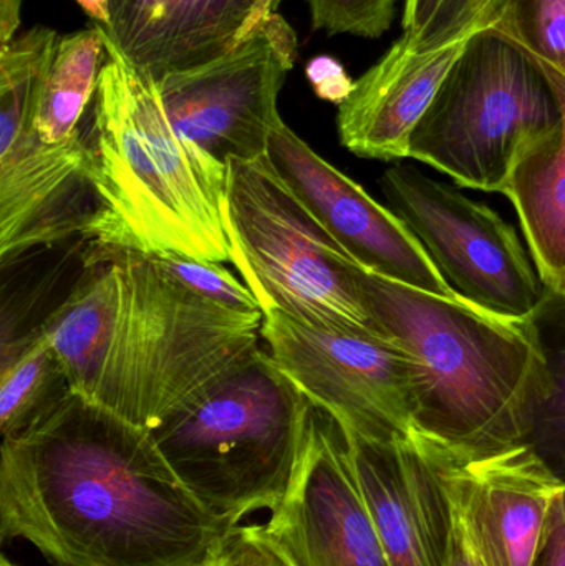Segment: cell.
I'll use <instances>...</instances> for the list:
<instances>
[{"instance_id":"1","label":"cell","mask_w":565,"mask_h":566,"mask_svg":"<svg viewBox=\"0 0 565 566\" xmlns=\"http://www.w3.org/2000/svg\"><path fill=\"white\" fill-rule=\"evenodd\" d=\"M229 528L169 468L151 434L69 392L2 439L0 535L56 566H202Z\"/></svg>"},{"instance_id":"2","label":"cell","mask_w":565,"mask_h":566,"mask_svg":"<svg viewBox=\"0 0 565 566\" xmlns=\"http://www.w3.org/2000/svg\"><path fill=\"white\" fill-rule=\"evenodd\" d=\"M375 326L410 356L414 429L460 458L524 444L546 395L534 318L488 312L357 268Z\"/></svg>"},{"instance_id":"3","label":"cell","mask_w":565,"mask_h":566,"mask_svg":"<svg viewBox=\"0 0 565 566\" xmlns=\"http://www.w3.org/2000/svg\"><path fill=\"white\" fill-rule=\"evenodd\" d=\"M98 29L106 55L93 108L95 206L82 234L96 255L232 262L224 218L228 165L176 132L153 76Z\"/></svg>"},{"instance_id":"4","label":"cell","mask_w":565,"mask_h":566,"mask_svg":"<svg viewBox=\"0 0 565 566\" xmlns=\"http://www.w3.org/2000/svg\"><path fill=\"white\" fill-rule=\"evenodd\" d=\"M314 411L271 355L255 348L149 434L192 497L232 528L284 497Z\"/></svg>"},{"instance_id":"5","label":"cell","mask_w":565,"mask_h":566,"mask_svg":"<svg viewBox=\"0 0 565 566\" xmlns=\"http://www.w3.org/2000/svg\"><path fill=\"white\" fill-rule=\"evenodd\" d=\"M122 285L112 346L90 402L151 431L259 348L262 312L209 302L148 255L109 252Z\"/></svg>"},{"instance_id":"6","label":"cell","mask_w":565,"mask_h":566,"mask_svg":"<svg viewBox=\"0 0 565 566\" xmlns=\"http://www.w3.org/2000/svg\"><path fill=\"white\" fill-rule=\"evenodd\" d=\"M226 231L232 262L262 312L380 332L358 285V264L275 171L268 155L229 159Z\"/></svg>"},{"instance_id":"7","label":"cell","mask_w":565,"mask_h":566,"mask_svg":"<svg viewBox=\"0 0 565 566\" xmlns=\"http://www.w3.org/2000/svg\"><path fill=\"white\" fill-rule=\"evenodd\" d=\"M559 118L546 76L510 40L481 29L415 128L408 158L458 188L503 195L520 156Z\"/></svg>"},{"instance_id":"8","label":"cell","mask_w":565,"mask_h":566,"mask_svg":"<svg viewBox=\"0 0 565 566\" xmlns=\"http://www.w3.org/2000/svg\"><path fill=\"white\" fill-rule=\"evenodd\" d=\"M378 186L461 298L508 318H534L550 290L516 229L494 209L415 166H391Z\"/></svg>"},{"instance_id":"9","label":"cell","mask_w":565,"mask_h":566,"mask_svg":"<svg viewBox=\"0 0 565 566\" xmlns=\"http://www.w3.org/2000/svg\"><path fill=\"white\" fill-rule=\"evenodd\" d=\"M265 352L318 411L377 441L414 434L411 361L381 332L318 325L262 312Z\"/></svg>"},{"instance_id":"10","label":"cell","mask_w":565,"mask_h":566,"mask_svg":"<svg viewBox=\"0 0 565 566\" xmlns=\"http://www.w3.org/2000/svg\"><path fill=\"white\" fill-rule=\"evenodd\" d=\"M299 56L297 33L271 13L224 55L155 80L182 138L221 163L268 155L279 93Z\"/></svg>"},{"instance_id":"11","label":"cell","mask_w":565,"mask_h":566,"mask_svg":"<svg viewBox=\"0 0 565 566\" xmlns=\"http://www.w3.org/2000/svg\"><path fill=\"white\" fill-rule=\"evenodd\" d=\"M262 527L292 566H390L344 431L317 408L287 492Z\"/></svg>"},{"instance_id":"12","label":"cell","mask_w":565,"mask_h":566,"mask_svg":"<svg viewBox=\"0 0 565 566\" xmlns=\"http://www.w3.org/2000/svg\"><path fill=\"white\" fill-rule=\"evenodd\" d=\"M268 158L362 269L425 292L460 296L400 218L325 161L282 118L269 136Z\"/></svg>"},{"instance_id":"13","label":"cell","mask_w":565,"mask_h":566,"mask_svg":"<svg viewBox=\"0 0 565 566\" xmlns=\"http://www.w3.org/2000/svg\"><path fill=\"white\" fill-rule=\"evenodd\" d=\"M342 431L388 564L447 565L453 524L447 489L450 449L417 431L395 441Z\"/></svg>"},{"instance_id":"14","label":"cell","mask_w":565,"mask_h":566,"mask_svg":"<svg viewBox=\"0 0 565 566\" xmlns=\"http://www.w3.org/2000/svg\"><path fill=\"white\" fill-rule=\"evenodd\" d=\"M96 156L76 133L46 145L27 128L0 126V259L83 232L95 206Z\"/></svg>"},{"instance_id":"15","label":"cell","mask_w":565,"mask_h":566,"mask_svg":"<svg viewBox=\"0 0 565 566\" xmlns=\"http://www.w3.org/2000/svg\"><path fill=\"white\" fill-rule=\"evenodd\" d=\"M564 484L527 444L448 459L451 504L486 566H534Z\"/></svg>"},{"instance_id":"16","label":"cell","mask_w":565,"mask_h":566,"mask_svg":"<svg viewBox=\"0 0 565 566\" xmlns=\"http://www.w3.org/2000/svg\"><path fill=\"white\" fill-rule=\"evenodd\" d=\"M282 0H109L103 32L153 80L205 65L242 42Z\"/></svg>"},{"instance_id":"17","label":"cell","mask_w":565,"mask_h":566,"mask_svg":"<svg viewBox=\"0 0 565 566\" xmlns=\"http://www.w3.org/2000/svg\"><path fill=\"white\" fill-rule=\"evenodd\" d=\"M470 36L433 50H415L404 33L375 65L355 80L350 96L338 106L342 146L358 158H408L415 128Z\"/></svg>"},{"instance_id":"18","label":"cell","mask_w":565,"mask_h":566,"mask_svg":"<svg viewBox=\"0 0 565 566\" xmlns=\"http://www.w3.org/2000/svg\"><path fill=\"white\" fill-rule=\"evenodd\" d=\"M550 86L559 105V123L520 156L503 195L516 209L544 285L565 295V85Z\"/></svg>"},{"instance_id":"19","label":"cell","mask_w":565,"mask_h":566,"mask_svg":"<svg viewBox=\"0 0 565 566\" xmlns=\"http://www.w3.org/2000/svg\"><path fill=\"white\" fill-rule=\"evenodd\" d=\"M93 271L40 328L62 365L70 391L92 401L112 346L122 302L118 269L109 258Z\"/></svg>"},{"instance_id":"20","label":"cell","mask_w":565,"mask_h":566,"mask_svg":"<svg viewBox=\"0 0 565 566\" xmlns=\"http://www.w3.org/2000/svg\"><path fill=\"white\" fill-rule=\"evenodd\" d=\"M105 55L95 23L60 36L30 112V133L40 142L59 145L80 132V119L95 98Z\"/></svg>"},{"instance_id":"21","label":"cell","mask_w":565,"mask_h":566,"mask_svg":"<svg viewBox=\"0 0 565 566\" xmlns=\"http://www.w3.org/2000/svg\"><path fill=\"white\" fill-rule=\"evenodd\" d=\"M3 348L0 371V432L2 439L29 431L53 406L59 405L70 386L62 365L42 328Z\"/></svg>"},{"instance_id":"22","label":"cell","mask_w":565,"mask_h":566,"mask_svg":"<svg viewBox=\"0 0 565 566\" xmlns=\"http://www.w3.org/2000/svg\"><path fill=\"white\" fill-rule=\"evenodd\" d=\"M534 325L546 359L547 388L524 444L565 482V295L547 292Z\"/></svg>"},{"instance_id":"23","label":"cell","mask_w":565,"mask_h":566,"mask_svg":"<svg viewBox=\"0 0 565 566\" xmlns=\"http://www.w3.org/2000/svg\"><path fill=\"white\" fill-rule=\"evenodd\" d=\"M486 29L516 45L547 82L565 85V0H503Z\"/></svg>"},{"instance_id":"24","label":"cell","mask_w":565,"mask_h":566,"mask_svg":"<svg viewBox=\"0 0 565 566\" xmlns=\"http://www.w3.org/2000/svg\"><path fill=\"white\" fill-rule=\"evenodd\" d=\"M168 277L196 295L239 312H262L258 298L245 283L239 282L224 264L201 262L181 255L151 258Z\"/></svg>"},{"instance_id":"25","label":"cell","mask_w":565,"mask_h":566,"mask_svg":"<svg viewBox=\"0 0 565 566\" xmlns=\"http://www.w3.org/2000/svg\"><path fill=\"white\" fill-rule=\"evenodd\" d=\"M398 0H307L312 27L328 35L380 39L390 29Z\"/></svg>"},{"instance_id":"26","label":"cell","mask_w":565,"mask_h":566,"mask_svg":"<svg viewBox=\"0 0 565 566\" xmlns=\"http://www.w3.org/2000/svg\"><path fill=\"white\" fill-rule=\"evenodd\" d=\"M501 2L503 0H443L427 29L410 40L411 46L415 50H433L454 40L467 39L490 27Z\"/></svg>"},{"instance_id":"27","label":"cell","mask_w":565,"mask_h":566,"mask_svg":"<svg viewBox=\"0 0 565 566\" xmlns=\"http://www.w3.org/2000/svg\"><path fill=\"white\" fill-rule=\"evenodd\" d=\"M212 566H292L269 541L262 525H236L222 535Z\"/></svg>"},{"instance_id":"28","label":"cell","mask_w":565,"mask_h":566,"mask_svg":"<svg viewBox=\"0 0 565 566\" xmlns=\"http://www.w3.org/2000/svg\"><path fill=\"white\" fill-rule=\"evenodd\" d=\"M305 75L318 98L338 106L350 96L355 85V80L334 56H315L305 66Z\"/></svg>"},{"instance_id":"29","label":"cell","mask_w":565,"mask_h":566,"mask_svg":"<svg viewBox=\"0 0 565 566\" xmlns=\"http://www.w3.org/2000/svg\"><path fill=\"white\" fill-rule=\"evenodd\" d=\"M534 566H565V484L551 507Z\"/></svg>"},{"instance_id":"30","label":"cell","mask_w":565,"mask_h":566,"mask_svg":"<svg viewBox=\"0 0 565 566\" xmlns=\"http://www.w3.org/2000/svg\"><path fill=\"white\" fill-rule=\"evenodd\" d=\"M453 524H451L450 545H448L447 565L444 566H486L480 552L474 547L463 521L453 504Z\"/></svg>"},{"instance_id":"31","label":"cell","mask_w":565,"mask_h":566,"mask_svg":"<svg viewBox=\"0 0 565 566\" xmlns=\"http://www.w3.org/2000/svg\"><path fill=\"white\" fill-rule=\"evenodd\" d=\"M443 0H407L405 2L404 33L417 39L440 10Z\"/></svg>"},{"instance_id":"32","label":"cell","mask_w":565,"mask_h":566,"mask_svg":"<svg viewBox=\"0 0 565 566\" xmlns=\"http://www.w3.org/2000/svg\"><path fill=\"white\" fill-rule=\"evenodd\" d=\"M22 0H0V46L9 45L20 25Z\"/></svg>"},{"instance_id":"33","label":"cell","mask_w":565,"mask_h":566,"mask_svg":"<svg viewBox=\"0 0 565 566\" xmlns=\"http://www.w3.org/2000/svg\"><path fill=\"white\" fill-rule=\"evenodd\" d=\"M76 2L92 17L93 22L100 23V25L108 23L109 0H76Z\"/></svg>"},{"instance_id":"34","label":"cell","mask_w":565,"mask_h":566,"mask_svg":"<svg viewBox=\"0 0 565 566\" xmlns=\"http://www.w3.org/2000/svg\"><path fill=\"white\" fill-rule=\"evenodd\" d=\"M0 566H17V565H13L12 562L9 560V558L2 557V558H0Z\"/></svg>"},{"instance_id":"35","label":"cell","mask_w":565,"mask_h":566,"mask_svg":"<svg viewBox=\"0 0 565 566\" xmlns=\"http://www.w3.org/2000/svg\"><path fill=\"white\" fill-rule=\"evenodd\" d=\"M202 566H212V564H211V562H209V564H208V565H202Z\"/></svg>"}]
</instances>
